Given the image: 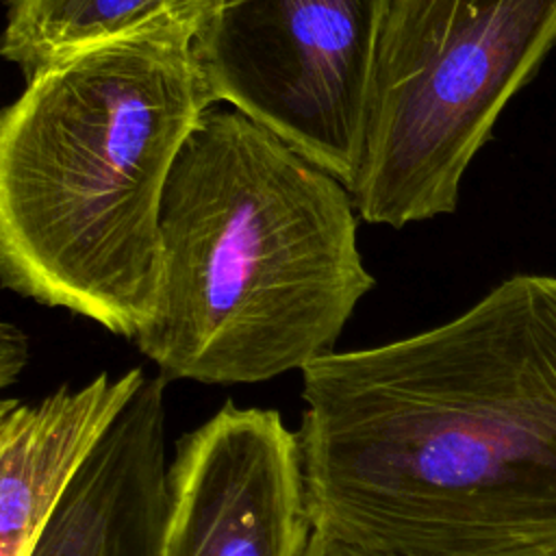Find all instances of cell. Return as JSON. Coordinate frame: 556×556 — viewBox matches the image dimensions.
Listing matches in <instances>:
<instances>
[{"label":"cell","instance_id":"obj_1","mask_svg":"<svg viewBox=\"0 0 556 556\" xmlns=\"http://www.w3.org/2000/svg\"><path fill=\"white\" fill-rule=\"evenodd\" d=\"M313 530L384 556H556V276L302 369Z\"/></svg>","mask_w":556,"mask_h":556},{"label":"cell","instance_id":"obj_2","mask_svg":"<svg viewBox=\"0 0 556 556\" xmlns=\"http://www.w3.org/2000/svg\"><path fill=\"white\" fill-rule=\"evenodd\" d=\"M195 17L50 65L2 111L0 278L46 306L135 339L161 287V202L215 98L193 54Z\"/></svg>","mask_w":556,"mask_h":556},{"label":"cell","instance_id":"obj_3","mask_svg":"<svg viewBox=\"0 0 556 556\" xmlns=\"http://www.w3.org/2000/svg\"><path fill=\"white\" fill-rule=\"evenodd\" d=\"M350 189L237 109L211 106L161 202V287L132 339L169 380L302 371L374 287Z\"/></svg>","mask_w":556,"mask_h":556},{"label":"cell","instance_id":"obj_4","mask_svg":"<svg viewBox=\"0 0 556 556\" xmlns=\"http://www.w3.org/2000/svg\"><path fill=\"white\" fill-rule=\"evenodd\" d=\"M556 46V0H387L348 187L358 217L402 228L456 211L510 98Z\"/></svg>","mask_w":556,"mask_h":556},{"label":"cell","instance_id":"obj_5","mask_svg":"<svg viewBox=\"0 0 556 556\" xmlns=\"http://www.w3.org/2000/svg\"><path fill=\"white\" fill-rule=\"evenodd\" d=\"M387 0H204L193 54L215 102L352 185Z\"/></svg>","mask_w":556,"mask_h":556},{"label":"cell","instance_id":"obj_6","mask_svg":"<svg viewBox=\"0 0 556 556\" xmlns=\"http://www.w3.org/2000/svg\"><path fill=\"white\" fill-rule=\"evenodd\" d=\"M311 532L300 437L278 410L226 402L178 439L161 556H304Z\"/></svg>","mask_w":556,"mask_h":556},{"label":"cell","instance_id":"obj_7","mask_svg":"<svg viewBox=\"0 0 556 556\" xmlns=\"http://www.w3.org/2000/svg\"><path fill=\"white\" fill-rule=\"evenodd\" d=\"M165 380L148 378L67 486L28 556H161Z\"/></svg>","mask_w":556,"mask_h":556},{"label":"cell","instance_id":"obj_8","mask_svg":"<svg viewBox=\"0 0 556 556\" xmlns=\"http://www.w3.org/2000/svg\"><path fill=\"white\" fill-rule=\"evenodd\" d=\"M141 367L100 371L37 402L0 404V556H28L67 486L146 382Z\"/></svg>","mask_w":556,"mask_h":556},{"label":"cell","instance_id":"obj_9","mask_svg":"<svg viewBox=\"0 0 556 556\" xmlns=\"http://www.w3.org/2000/svg\"><path fill=\"white\" fill-rule=\"evenodd\" d=\"M204 0H9L0 52L24 80L83 50L165 17H195Z\"/></svg>","mask_w":556,"mask_h":556},{"label":"cell","instance_id":"obj_10","mask_svg":"<svg viewBox=\"0 0 556 556\" xmlns=\"http://www.w3.org/2000/svg\"><path fill=\"white\" fill-rule=\"evenodd\" d=\"M28 363V339L11 321L0 324V387H11Z\"/></svg>","mask_w":556,"mask_h":556},{"label":"cell","instance_id":"obj_11","mask_svg":"<svg viewBox=\"0 0 556 556\" xmlns=\"http://www.w3.org/2000/svg\"><path fill=\"white\" fill-rule=\"evenodd\" d=\"M304 556H384V554H376L371 549L348 543L321 530H313L308 545L304 549Z\"/></svg>","mask_w":556,"mask_h":556}]
</instances>
